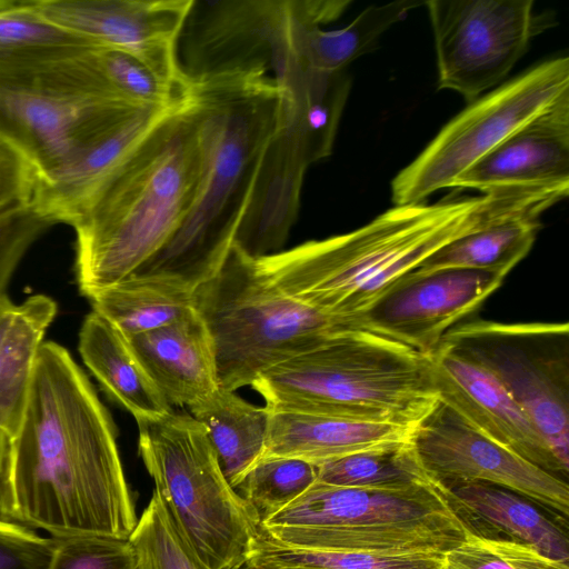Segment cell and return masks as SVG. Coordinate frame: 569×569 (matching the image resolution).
Here are the masks:
<instances>
[{
    "label": "cell",
    "mask_w": 569,
    "mask_h": 569,
    "mask_svg": "<svg viewBox=\"0 0 569 569\" xmlns=\"http://www.w3.org/2000/svg\"><path fill=\"white\" fill-rule=\"evenodd\" d=\"M425 4L419 1H395L370 6L348 26L325 30L322 24L337 20L347 9L343 0H305L296 18L290 43L297 59L321 72H338L360 56L371 51L378 39L410 10Z\"/></svg>",
    "instance_id": "obj_21"
},
{
    "label": "cell",
    "mask_w": 569,
    "mask_h": 569,
    "mask_svg": "<svg viewBox=\"0 0 569 569\" xmlns=\"http://www.w3.org/2000/svg\"><path fill=\"white\" fill-rule=\"evenodd\" d=\"M56 538L0 518V569H49Z\"/></svg>",
    "instance_id": "obj_36"
},
{
    "label": "cell",
    "mask_w": 569,
    "mask_h": 569,
    "mask_svg": "<svg viewBox=\"0 0 569 569\" xmlns=\"http://www.w3.org/2000/svg\"><path fill=\"white\" fill-rule=\"evenodd\" d=\"M540 217L538 212L520 213L468 232L441 247L409 274L468 269L506 277L530 251L541 228Z\"/></svg>",
    "instance_id": "obj_26"
},
{
    "label": "cell",
    "mask_w": 569,
    "mask_h": 569,
    "mask_svg": "<svg viewBox=\"0 0 569 569\" xmlns=\"http://www.w3.org/2000/svg\"><path fill=\"white\" fill-rule=\"evenodd\" d=\"M439 400L476 430L530 463L568 480L565 466L523 410L482 366L443 343L429 355Z\"/></svg>",
    "instance_id": "obj_16"
},
{
    "label": "cell",
    "mask_w": 569,
    "mask_h": 569,
    "mask_svg": "<svg viewBox=\"0 0 569 569\" xmlns=\"http://www.w3.org/2000/svg\"><path fill=\"white\" fill-rule=\"evenodd\" d=\"M0 518L52 537L129 539L137 522L111 416L69 351L39 347Z\"/></svg>",
    "instance_id": "obj_1"
},
{
    "label": "cell",
    "mask_w": 569,
    "mask_h": 569,
    "mask_svg": "<svg viewBox=\"0 0 569 569\" xmlns=\"http://www.w3.org/2000/svg\"><path fill=\"white\" fill-rule=\"evenodd\" d=\"M452 188L481 194L506 190L569 193V93L477 161Z\"/></svg>",
    "instance_id": "obj_17"
},
{
    "label": "cell",
    "mask_w": 569,
    "mask_h": 569,
    "mask_svg": "<svg viewBox=\"0 0 569 569\" xmlns=\"http://www.w3.org/2000/svg\"><path fill=\"white\" fill-rule=\"evenodd\" d=\"M552 204L538 190H506L393 206L347 233L257 258L287 295L356 328L357 320L422 261L450 241Z\"/></svg>",
    "instance_id": "obj_2"
},
{
    "label": "cell",
    "mask_w": 569,
    "mask_h": 569,
    "mask_svg": "<svg viewBox=\"0 0 569 569\" xmlns=\"http://www.w3.org/2000/svg\"><path fill=\"white\" fill-rule=\"evenodd\" d=\"M57 303L36 295L16 305L0 302V427L17 435L28 399L33 367Z\"/></svg>",
    "instance_id": "obj_24"
},
{
    "label": "cell",
    "mask_w": 569,
    "mask_h": 569,
    "mask_svg": "<svg viewBox=\"0 0 569 569\" xmlns=\"http://www.w3.org/2000/svg\"><path fill=\"white\" fill-rule=\"evenodd\" d=\"M440 343L492 373L569 467V326L473 320Z\"/></svg>",
    "instance_id": "obj_11"
},
{
    "label": "cell",
    "mask_w": 569,
    "mask_h": 569,
    "mask_svg": "<svg viewBox=\"0 0 569 569\" xmlns=\"http://www.w3.org/2000/svg\"><path fill=\"white\" fill-rule=\"evenodd\" d=\"M52 224L31 204L0 214V302L8 298L7 287L27 250Z\"/></svg>",
    "instance_id": "obj_35"
},
{
    "label": "cell",
    "mask_w": 569,
    "mask_h": 569,
    "mask_svg": "<svg viewBox=\"0 0 569 569\" xmlns=\"http://www.w3.org/2000/svg\"><path fill=\"white\" fill-rule=\"evenodd\" d=\"M505 277L445 269L406 276L356 322L361 328L429 356L445 335L478 309Z\"/></svg>",
    "instance_id": "obj_15"
},
{
    "label": "cell",
    "mask_w": 569,
    "mask_h": 569,
    "mask_svg": "<svg viewBox=\"0 0 569 569\" xmlns=\"http://www.w3.org/2000/svg\"><path fill=\"white\" fill-rule=\"evenodd\" d=\"M445 569H569L532 547L502 538L468 532L445 555Z\"/></svg>",
    "instance_id": "obj_33"
},
{
    "label": "cell",
    "mask_w": 569,
    "mask_h": 569,
    "mask_svg": "<svg viewBox=\"0 0 569 569\" xmlns=\"http://www.w3.org/2000/svg\"><path fill=\"white\" fill-rule=\"evenodd\" d=\"M11 458V437L0 427V491L8 478Z\"/></svg>",
    "instance_id": "obj_38"
},
{
    "label": "cell",
    "mask_w": 569,
    "mask_h": 569,
    "mask_svg": "<svg viewBox=\"0 0 569 569\" xmlns=\"http://www.w3.org/2000/svg\"><path fill=\"white\" fill-rule=\"evenodd\" d=\"M259 528L291 547L378 553L446 555L470 532L437 482L382 491L316 480Z\"/></svg>",
    "instance_id": "obj_6"
},
{
    "label": "cell",
    "mask_w": 569,
    "mask_h": 569,
    "mask_svg": "<svg viewBox=\"0 0 569 569\" xmlns=\"http://www.w3.org/2000/svg\"><path fill=\"white\" fill-rule=\"evenodd\" d=\"M138 558L129 539L74 536L56 538V548L49 569H138Z\"/></svg>",
    "instance_id": "obj_34"
},
{
    "label": "cell",
    "mask_w": 569,
    "mask_h": 569,
    "mask_svg": "<svg viewBox=\"0 0 569 569\" xmlns=\"http://www.w3.org/2000/svg\"><path fill=\"white\" fill-rule=\"evenodd\" d=\"M192 291L158 276L132 274L89 298L124 337L164 327L194 309Z\"/></svg>",
    "instance_id": "obj_27"
},
{
    "label": "cell",
    "mask_w": 569,
    "mask_h": 569,
    "mask_svg": "<svg viewBox=\"0 0 569 569\" xmlns=\"http://www.w3.org/2000/svg\"><path fill=\"white\" fill-rule=\"evenodd\" d=\"M193 297L213 341L219 387L229 391L251 386L267 370L345 328L287 295L256 258L234 246Z\"/></svg>",
    "instance_id": "obj_8"
},
{
    "label": "cell",
    "mask_w": 569,
    "mask_h": 569,
    "mask_svg": "<svg viewBox=\"0 0 569 569\" xmlns=\"http://www.w3.org/2000/svg\"><path fill=\"white\" fill-rule=\"evenodd\" d=\"M268 407V406H267ZM269 408V407H268ZM270 410L264 457H292L312 463L410 441L413 427L338 416Z\"/></svg>",
    "instance_id": "obj_22"
},
{
    "label": "cell",
    "mask_w": 569,
    "mask_h": 569,
    "mask_svg": "<svg viewBox=\"0 0 569 569\" xmlns=\"http://www.w3.org/2000/svg\"><path fill=\"white\" fill-rule=\"evenodd\" d=\"M438 88L468 102L503 81L535 37L553 26L532 0H429Z\"/></svg>",
    "instance_id": "obj_12"
},
{
    "label": "cell",
    "mask_w": 569,
    "mask_h": 569,
    "mask_svg": "<svg viewBox=\"0 0 569 569\" xmlns=\"http://www.w3.org/2000/svg\"><path fill=\"white\" fill-rule=\"evenodd\" d=\"M187 77L203 150L201 180L180 227L133 274L163 277L194 292L234 246L279 121L281 94L260 68Z\"/></svg>",
    "instance_id": "obj_3"
},
{
    "label": "cell",
    "mask_w": 569,
    "mask_h": 569,
    "mask_svg": "<svg viewBox=\"0 0 569 569\" xmlns=\"http://www.w3.org/2000/svg\"><path fill=\"white\" fill-rule=\"evenodd\" d=\"M88 46L0 66V137L26 156L38 177L140 107L109 92L90 72L81 59Z\"/></svg>",
    "instance_id": "obj_9"
},
{
    "label": "cell",
    "mask_w": 569,
    "mask_h": 569,
    "mask_svg": "<svg viewBox=\"0 0 569 569\" xmlns=\"http://www.w3.org/2000/svg\"><path fill=\"white\" fill-rule=\"evenodd\" d=\"M569 93V59L557 57L471 101L391 181L395 206L423 202L508 136Z\"/></svg>",
    "instance_id": "obj_10"
},
{
    "label": "cell",
    "mask_w": 569,
    "mask_h": 569,
    "mask_svg": "<svg viewBox=\"0 0 569 569\" xmlns=\"http://www.w3.org/2000/svg\"><path fill=\"white\" fill-rule=\"evenodd\" d=\"M79 352L109 397L136 420L158 418L172 411L128 338L94 311L87 315L80 328Z\"/></svg>",
    "instance_id": "obj_23"
},
{
    "label": "cell",
    "mask_w": 569,
    "mask_h": 569,
    "mask_svg": "<svg viewBox=\"0 0 569 569\" xmlns=\"http://www.w3.org/2000/svg\"><path fill=\"white\" fill-rule=\"evenodd\" d=\"M136 421L153 490L181 533L211 569H241L260 519L228 482L204 426L173 411Z\"/></svg>",
    "instance_id": "obj_7"
},
{
    "label": "cell",
    "mask_w": 569,
    "mask_h": 569,
    "mask_svg": "<svg viewBox=\"0 0 569 569\" xmlns=\"http://www.w3.org/2000/svg\"><path fill=\"white\" fill-rule=\"evenodd\" d=\"M202 169L199 126L187 90L70 224L83 296L89 299L132 276L168 242L192 207Z\"/></svg>",
    "instance_id": "obj_4"
},
{
    "label": "cell",
    "mask_w": 569,
    "mask_h": 569,
    "mask_svg": "<svg viewBox=\"0 0 569 569\" xmlns=\"http://www.w3.org/2000/svg\"><path fill=\"white\" fill-rule=\"evenodd\" d=\"M410 445L439 485L479 481L500 486L567 521V481L492 441L440 400L413 427Z\"/></svg>",
    "instance_id": "obj_13"
},
{
    "label": "cell",
    "mask_w": 569,
    "mask_h": 569,
    "mask_svg": "<svg viewBox=\"0 0 569 569\" xmlns=\"http://www.w3.org/2000/svg\"><path fill=\"white\" fill-rule=\"evenodd\" d=\"M33 4L60 29L127 51L171 84H186L178 46L193 0H33Z\"/></svg>",
    "instance_id": "obj_14"
},
{
    "label": "cell",
    "mask_w": 569,
    "mask_h": 569,
    "mask_svg": "<svg viewBox=\"0 0 569 569\" xmlns=\"http://www.w3.org/2000/svg\"><path fill=\"white\" fill-rule=\"evenodd\" d=\"M202 423L219 465L236 488L262 458L269 433L270 410L242 399L236 391L218 388L190 408Z\"/></svg>",
    "instance_id": "obj_25"
},
{
    "label": "cell",
    "mask_w": 569,
    "mask_h": 569,
    "mask_svg": "<svg viewBox=\"0 0 569 569\" xmlns=\"http://www.w3.org/2000/svg\"><path fill=\"white\" fill-rule=\"evenodd\" d=\"M251 387L272 409L411 427L439 401L429 356L351 327L267 370Z\"/></svg>",
    "instance_id": "obj_5"
},
{
    "label": "cell",
    "mask_w": 569,
    "mask_h": 569,
    "mask_svg": "<svg viewBox=\"0 0 569 569\" xmlns=\"http://www.w3.org/2000/svg\"><path fill=\"white\" fill-rule=\"evenodd\" d=\"M241 569H257V568L246 563Z\"/></svg>",
    "instance_id": "obj_39"
},
{
    "label": "cell",
    "mask_w": 569,
    "mask_h": 569,
    "mask_svg": "<svg viewBox=\"0 0 569 569\" xmlns=\"http://www.w3.org/2000/svg\"><path fill=\"white\" fill-rule=\"evenodd\" d=\"M180 101L132 109L92 134L57 168L38 177L32 208L53 223L71 224L119 162Z\"/></svg>",
    "instance_id": "obj_18"
},
{
    "label": "cell",
    "mask_w": 569,
    "mask_h": 569,
    "mask_svg": "<svg viewBox=\"0 0 569 569\" xmlns=\"http://www.w3.org/2000/svg\"><path fill=\"white\" fill-rule=\"evenodd\" d=\"M129 540L138 569H211L181 533L154 490Z\"/></svg>",
    "instance_id": "obj_32"
},
{
    "label": "cell",
    "mask_w": 569,
    "mask_h": 569,
    "mask_svg": "<svg viewBox=\"0 0 569 569\" xmlns=\"http://www.w3.org/2000/svg\"><path fill=\"white\" fill-rule=\"evenodd\" d=\"M317 478L316 463L292 457H264L234 489L261 522L302 495Z\"/></svg>",
    "instance_id": "obj_31"
},
{
    "label": "cell",
    "mask_w": 569,
    "mask_h": 569,
    "mask_svg": "<svg viewBox=\"0 0 569 569\" xmlns=\"http://www.w3.org/2000/svg\"><path fill=\"white\" fill-rule=\"evenodd\" d=\"M317 480L342 487L403 491L436 481L419 462L410 441L317 465Z\"/></svg>",
    "instance_id": "obj_29"
},
{
    "label": "cell",
    "mask_w": 569,
    "mask_h": 569,
    "mask_svg": "<svg viewBox=\"0 0 569 569\" xmlns=\"http://www.w3.org/2000/svg\"><path fill=\"white\" fill-rule=\"evenodd\" d=\"M88 44L46 20L33 0H0V66Z\"/></svg>",
    "instance_id": "obj_30"
},
{
    "label": "cell",
    "mask_w": 569,
    "mask_h": 569,
    "mask_svg": "<svg viewBox=\"0 0 569 569\" xmlns=\"http://www.w3.org/2000/svg\"><path fill=\"white\" fill-rule=\"evenodd\" d=\"M247 563L257 569H445V555L303 549L259 528Z\"/></svg>",
    "instance_id": "obj_28"
},
{
    "label": "cell",
    "mask_w": 569,
    "mask_h": 569,
    "mask_svg": "<svg viewBox=\"0 0 569 569\" xmlns=\"http://www.w3.org/2000/svg\"><path fill=\"white\" fill-rule=\"evenodd\" d=\"M37 179L33 164L0 137V214L30 204Z\"/></svg>",
    "instance_id": "obj_37"
},
{
    "label": "cell",
    "mask_w": 569,
    "mask_h": 569,
    "mask_svg": "<svg viewBox=\"0 0 569 569\" xmlns=\"http://www.w3.org/2000/svg\"><path fill=\"white\" fill-rule=\"evenodd\" d=\"M128 340L170 406L191 408L220 388L213 341L196 309Z\"/></svg>",
    "instance_id": "obj_19"
},
{
    "label": "cell",
    "mask_w": 569,
    "mask_h": 569,
    "mask_svg": "<svg viewBox=\"0 0 569 569\" xmlns=\"http://www.w3.org/2000/svg\"><path fill=\"white\" fill-rule=\"evenodd\" d=\"M439 486L471 533L518 541L568 563L567 521L548 516L551 513L531 500L492 483L467 481Z\"/></svg>",
    "instance_id": "obj_20"
}]
</instances>
